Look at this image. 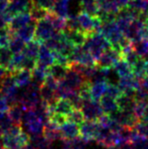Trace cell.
<instances>
[{
    "mask_svg": "<svg viewBox=\"0 0 148 149\" xmlns=\"http://www.w3.org/2000/svg\"><path fill=\"white\" fill-rule=\"evenodd\" d=\"M53 142L46 139L44 134L29 136V143L36 149H52Z\"/></svg>",
    "mask_w": 148,
    "mask_h": 149,
    "instance_id": "obj_20",
    "label": "cell"
},
{
    "mask_svg": "<svg viewBox=\"0 0 148 149\" xmlns=\"http://www.w3.org/2000/svg\"><path fill=\"white\" fill-rule=\"evenodd\" d=\"M62 140H72L79 137V125L66 121L60 127Z\"/></svg>",
    "mask_w": 148,
    "mask_h": 149,
    "instance_id": "obj_13",
    "label": "cell"
},
{
    "mask_svg": "<svg viewBox=\"0 0 148 149\" xmlns=\"http://www.w3.org/2000/svg\"><path fill=\"white\" fill-rule=\"evenodd\" d=\"M145 15H148V10H147V13H146V14Z\"/></svg>",
    "mask_w": 148,
    "mask_h": 149,
    "instance_id": "obj_46",
    "label": "cell"
},
{
    "mask_svg": "<svg viewBox=\"0 0 148 149\" xmlns=\"http://www.w3.org/2000/svg\"><path fill=\"white\" fill-rule=\"evenodd\" d=\"M99 127L100 125L97 121L85 120L82 124L79 125V136L87 143L92 141H94Z\"/></svg>",
    "mask_w": 148,
    "mask_h": 149,
    "instance_id": "obj_9",
    "label": "cell"
},
{
    "mask_svg": "<svg viewBox=\"0 0 148 149\" xmlns=\"http://www.w3.org/2000/svg\"><path fill=\"white\" fill-rule=\"evenodd\" d=\"M83 47L91 53L96 61L105 50L111 47V45L101 32H93L86 38Z\"/></svg>",
    "mask_w": 148,
    "mask_h": 149,
    "instance_id": "obj_2",
    "label": "cell"
},
{
    "mask_svg": "<svg viewBox=\"0 0 148 149\" xmlns=\"http://www.w3.org/2000/svg\"><path fill=\"white\" fill-rule=\"evenodd\" d=\"M70 8H69V1L68 0H56L55 5H54L52 11L58 16L67 19L70 15Z\"/></svg>",
    "mask_w": 148,
    "mask_h": 149,
    "instance_id": "obj_25",
    "label": "cell"
},
{
    "mask_svg": "<svg viewBox=\"0 0 148 149\" xmlns=\"http://www.w3.org/2000/svg\"><path fill=\"white\" fill-rule=\"evenodd\" d=\"M66 121H67L66 120V116L60 114V113H57V112L52 113L49 117V122L59 125V127H60L62 124H64Z\"/></svg>",
    "mask_w": 148,
    "mask_h": 149,
    "instance_id": "obj_39",
    "label": "cell"
},
{
    "mask_svg": "<svg viewBox=\"0 0 148 149\" xmlns=\"http://www.w3.org/2000/svg\"><path fill=\"white\" fill-rule=\"evenodd\" d=\"M13 54L9 47H0V66L7 70L13 60Z\"/></svg>",
    "mask_w": 148,
    "mask_h": 149,
    "instance_id": "obj_32",
    "label": "cell"
},
{
    "mask_svg": "<svg viewBox=\"0 0 148 149\" xmlns=\"http://www.w3.org/2000/svg\"><path fill=\"white\" fill-rule=\"evenodd\" d=\"M35 21L33 18L31 17L29 11H24V13H20L10 19L8 23V29H10V32L15 33L18 29H20L21 27L25 26L26 25L29 24L30 22Z\"/></svg>",
    "mask_w": 148,
    "mask_h": 149,
    "instance_id": "obj_10",
    "label": "cell"
},
{
    "mask_svg": "<svg viewBox=\"0 0 148 149\" xmlns=\"http://www.w3.org/2000/svg\"><path fill=\"white\" fill-rule=\"evenodd\" d=\"M141 86L148 91V76H146L145 77H143L141 79Z\"/></svg>",
    "mask_w": 148,
    "mask_h": 149,
    "instance_id": "obj_44",
    "label": "cell"
},
{
    "mask_svg": "<svg viewBox=\"0 0 148 149\" xmlns=\"http://www.w3.org/2000/svg\"><path fill=\"white\" fill-rule=\"evenodd\" d=\"M110 149H135L134 146H132L131 143H124V144H121V146H114Z\"/></svg>",
    "mask_w": 148,
    "mask_h": 149,
    "instance_id": "obj_43",
    "label": "cell"
},
{
    "mask_svg": "<svg viewBox=\"0 0 148 149\" xmlns=\"http://www.w3.org/2000/svg\"><path fill=\"white\" fill-rule=\"evenodd\" d=\"M100 32L110 42L111 47L118 50L120 53L121 47L129 41L128 39L124 37L122 30L119 29V26L115 22V19L102 21V26H101Z\"/></svg>",
    "mask_w": 148,
    "mask_h": 149,
    "instance_id": "obj_1",
    "label": "cell"
},
{
    "mask_svg": "<svg viewBox=\"0 0 148 149\" xmlns=\"http://www.w3.org/2000/svg\"><path fill=\"white\" fill-rule=\"evenodd\" d=\"M122 93H123L122 90L119 88L118 85H116L114 83H110V82H108V87H107V91H106V93H105V95L110 96V97H112V98L117 99Z\"/></svg>",
    "mask_w": 148,
    "mask_h": 149,
    "instance_id": "obj_38",
    "label": "cell"
},
{
    "mask_svg": "<svg viewBox=\"0 0 148 149\" xmlns=\"http://www.w3.org/2000/svg\"><path fill=\"white\" fill-rule=\"evenodd\" d=\"M54 112L60 113L64 116H67L73 111V106L67 98H59L55 103H53Z\"/></svg>",
    "mask_w": 148,
    "mask_h": 149,
    "instance_id": "obj_21",
    "label": "cell"
},
{
    "mask_svg": "<svg viewBox=\"0 0 148 149\" xmlns=\"http://www.w3.org/2000/svg\"><path fill=\"white\" fill-rule=\"evenodd\" d=\"M146 108H147L146 101H137L136 100L135 106L133 108V114L138 121L143 119V117L145 115Z\"/></svg>",
    "mask_w": 148,
    "mask_h": 149,
    "instance_id": "obj_34",
    "label": "cell"
},
{
    "mask_svg": "<svg viewBox=\"0 0 148 149\" xmlns=\"http://www.w3.org/2000/svg\"><path fill=\"white\" fill-rule=\"evenodd\" d=\"M134 50L140 57L145 58L148 56V40H140L132 42Z\"/></svg>",
    "mask_w": 148,
    "mask_h": 149,
    "instance_id": "obj_35",
    "label": "cell"
},
{
    "mask_svg": "<svg viewBox=\"0 0 148 149\" xmlns=\"http://www.w3.org/2000/svg\"><path fill=\"white\" fill-rule=\"evenodd\" d=\"M40 95L42 101H44L46 104H53L55 103L58 98L55 90L51 89L45 84H42L40 87Z\"/></svg>",
    "mask_w": 148,
    "mask_h": 149,
    "instance_id": "obj_26",
    "label": "cell"
},
{
    "mask_svg": "<svg viewBox=\"0 0 148 149\" xmlns=\"http://www.w3.org/2000/svg\"><path fill=\"white\" fill-rule=\"evenodd\" d=\"M34 2L45 10H52L56 0H34Z\"/></svg>",
    "mask_w": 148,
    "mask_h": 149,
    "instance_id": "obj_40",
    "label": "cell"
},
{
    "mask_svg": "<svg viewBox=\"0 0 148 149\" xmlns=\"http://www.w3.org/2000/svg\"><path fill=\"white\" fill-rule=\"evenodd\" d=\"M126 9L138 15H145L148 10V0H129Z\"/></svg>",
    "mask_w": 148,
    "mask_h": 149,
    "instance_id": "obj_18",
    "label": "cell"
},
{
    "mask_svg": "<svg viewBox=\"0 0 148 149\" xmlns=\"http://www.w3.org/2000/svg\"><path fill=\"white\" fill-rule=\"evenodd\" d=\"M47 76H48L47 68L41 67V66L36 65V67L31 71V81L42 86L44 84V82Z\"/></svg>",
    "mask_w": 148,
    "mask_h": 149,
    "instance_id": "obj_27",
    "label": "cell"
},
{
    "mask_svg": "<svg viewBox=\"0 0 148 149\" xmlns=\"http://www.w3.org/2000/svg\"><path fill=\"white\" fill-rule=\"evenodd\" d=\"M35 29H36V21H32V22H30L29 24L21 27L20 29H18L16 32H15V34H16L18 37H20L25 42H28L30 41L34 40Z\"/></svg>",
    "mask_w": 148,
    "mask_h": 149,
    "instance_id": "obj_15",
    "label": "cell"
},
{
    "mask_svg": "<svg viewBox=\"0 0 148 149\" xmlns=\"http://www.w3.org/2000/svg\"><path fill=\"white\" fill-rule=\"evenodd\" d=\"M83 112L85 120L97 121L101 116L104 114V111L101 108L99 100L90 99L88 101H84L81 108Z\"/></svg>",
    "mask_w": 148,
    "mask_h": 149,
    "instance_id": "obj_6",
    "label": "cell"
},
{
    "mask_svg": "<svg viewBox=\"0 0 148 149\" xmlns=\"http://www.w3.org/2000/svg\"><path fill=\"white\" fill-rule=\"evenodd\" d=\"M121 57V53L113 47L105 50L103 54L96 61V67L100 69H110L117 62Z\"/></svg>",
    "mask_w": 148,
    "mask_h": 149,
    "instance_id": "obj_5",
    "label": "cell"
},
{
    "mask_svg": "<svg viewBox=\"0 0 148 149\" xmlns=\"http://www.w3.org/2000/svg\"><path fill=\"white\" fill-rule=\"evenodd\" d=\"M13 76L14 81L19 88H25L31 82V71L26 69H20L13 73H11Z\"/></svg>",
    "mask_w": 148,
    "mask_h": 149,
    "instance_id": "obj_14",
    "label": "cell"
},
{
    "mask_svg": "<svg viewBox=\"0 0 148 149\" xmlns=\"http://www.w3.org/2000/svg\"><path fill=\"white\" fill-rule=\"evenodd\" d=\"M42 134H44V136L46 139H48L49 141H51V142L62 140L60 127L51 122H48L44 125V133H42Z\"/></svg>",
    "mask_w": 148,
    "mask_h": 149,
    "instance_id": "obj_19",
    "label": "cell"
},
{
    "mask_svg": "<svg viewBox=\"0 0 148 149\" xmlns=\"http://www.w3.org/2000/svg\"><path fill=\"white\" fill-rule=\"evenodd\" d=\"M26 42L23 41L20 37H18L15 33H13L8 47L10 48L13 54H19L23 52V50H24L26 46Z\"/></svg>",
    "mask_w": 148,
    "mask_h": 149,
    "instance_id": "obj_30",
    "label": "cell"
},
{
    "mask_svg": "<svg viewBox=\"0 0 148 149\" xmlns=\"http://www.w3.org/2000/svg\"><path fill=\"white\" fill-rule=\"evenodd\" d=\"M21 125L23 130L28 133L29 136H33V135L42 134L45 125L39 118H36L31 121H28L26 123H23Z\"/></svg>",
    "mask_w": 148,
    "mask_h": 149,
    "instance_id": "obj_12",
    "label": "cell"
},
{
    "mask_svg": "<svg viewBox=\"0 0 148 149\" xmlns=\"http://www.w3.org/2000/svg\"><path fill=\"white\" fill-rule=\"evenodd\" d=\"M133 128L138 133H140L141 135H142L143 137H145V138L148 139V120L142 119V120L138 121Z\"/></svg>",
    "mask_w": 148,
    "mask_h": 149,
    "instance_id": "obj_37",
    "label": "cell"
},
{
    "mask_svg": "<svg viewBox=\"0 0 148 149\" xmlns=\"http://www.w3.org/2000/svg\"><path fill=\"white\" fill-rule=\"evenodd\" d=\"M13 124V123L11 121L8 111L0 112V131H1V133L7 130Z\"/></svg>",
    "mask_w": 148,
    "mask_h": 149,
    "instance_id": "obj_36",
    "label": "cell"
},
{
    "mask_svg": "<svg viewBox=\"0 0 148 149\" xmlns=\"http://www.w3.org/2000/svg\"><path fill=\"white\" fill-rule=\"evenodd\" d=\"M112 70H113V72L117 74L118 77L129 76V74H133V72H132V67L130 66V64L122 58H121L120 60L113 65Z\"/></svg>",
    "mask_w": 148,
    "mask_h": 149,
    "instance_id": "obj_24",
    "label": "cell"
},
{
    "mask_svg": "<svg viewBox=\"0 0 148 149\" xmlns=\"http://www.w3.org/2000/svg\"><path fill=\"white\" fill-rule=\"evenodd\" d=\"M36 63L38 66H41V67H44L47 69L55 63L54 52L48 49L44 44H41L40 45V50H39V55L36 60Z\"/></svg>",
    "mask_w": 148,
    "mask_h": 149,
    "instance_id": "obj_11",
    "label": "cell"
},
{
    "mask_svg": "<svg viewBox=\"0 0 148 149\" xmlns=\"http://www.w3.org/2000/svg\"><path fill=\"white\" fill-rule=\"evenodd\" d=\"M24 112H25V108L23 107L20 103L11 105L9 109V111H8V113H9L13 123L16 125L22 124V119H23V116H24Z\"/></svg>",
    "mask_w": 148,
    "mask_h": 149,
    "instance_id": "obj_23",
    "label": "cell"
},
{
    "mask_svg": "<svg viewBox=\"0 0 148 149\" xmlns=\"http://www.w3.org/2000/svg\"><path fill=\"white\" fill-rule=\"evenodd\" d=\"M108 82L106 80L92 82L90 85V92H91L92 98L94 100H100L102 96L105 95L107 91Z\"/></svg>",
    "mask_w": 148,
    "mask_h": 149,
    "instance_id": "obj_16",
    "label": "cell"
},
{
    "mask_svg": "<svg viewBox=\"0 0 148 149\" xmlns=\"http://www.w3.org/2000/svg\"><path fill=\"white\" fill-rule=\"evenodd\" d=\"M66 120H67L68 122H71V123L76 124L79 125L84 122L85 118H84L83 112L80 109H73V111L66 116Z\"/></svg>",
    "mask_w": 148,
    "mask_h": 149,
    "instance_id": "obj_33",
    "label": "cell"
},
{
    "mask_svg": "<svg viewBox=\"0 0 148 149\" xmlns=\"http://www.w3.org/2000/svg\"><path fill=\"white\" fill-rule=\"evenodd\" d=\"M40 45H41V42H39L36 40H32L28 42H26L22 53L24 54L26 57L33 58V60H37L38 55H39V50H40Z\"/></svg>",
    "mask_w": 148,
    "mask_h": 149,
    "instance_id": "obj_28",
    "label": "cell"
},
{
    "mask_svg": "<svg viewBox=\"0 0 148 149\" xmlns=\"http://www.w3.org/2000/svg\"><path fill=\"white\" fill-rule=\"evenodd\" d=\"M79 30L89 36L93 32H100L102 20L98 15H91L84 10H80L76 15Z\"/></svg>",
    "mask_w": 148,
    "mask_h": 149,
    "instance_id": "obj_3",
    "label": "cell"
},
{
    "mask_svg": "<svg viewBox=\"0 0 148 149\" xmlns=\"http://www.w3.org/2000/svg\"><path fill=\"white\" fill-rule=\"evenodd\" d=\"M99 102H100L101 108H102L104 113H106V114L110 115L118 109V104L116 99L112 98V97L108 95H105L104 96H102L100 98Z\"/></svg>",
    "mask_w": 148,
    "mask_h": 149,
    "instance_id": "obj_22",
    "label": "cell"
},
{
    "mask_svg": "<svg viewBox=\"0 0 148 149\" xmlns=\"http://www.w3.org/2000/svg\"><path fill=\"white\" fill-rule=\"evenodd\" d=\"M132 72L139 79L148 76V60L146 58L140 57L136 63L132 66Z\"/></svg>",
    "mask_w": 148,
    "mask_h": 149,
    "instance_id": "obj_17",
    "label": "cell"
},
{
    "mask_svg": "<svg viewBox=\"0 0 148 149\" xmlns=\"http://www.w3.org/2000/svg\"><path fill=\"white\" fill-rule=\"evenodd\" d=\"M1 141L5 149H15L28 144L29 143V135L23 130L19 135L13 137L1 135Z\"/></svg>",
    "mask_w": 148,
    "mask_h": 149,
    "instance_id": "obj_8",
    "label": "cell"
},
{
    "mask_svg": "<svg viewBox=\"0 0 148 149\" xmlns=\"http://www.w3.org/2000/svg\"><path fill=\"white\" fill-rule=\"evenodd\" d=\"M10 105L3 95H0V112H5L9 111Z\"/></svg>",
    "mask_w": 148,
    "mask_h": 149,
    "instance_id": "obj_41",
    "label": "cell"
},
{
    "mask_svg": "<svg viewBox=\"0 0 148 149\" xmlns=\"http://www.w3.org/2000/svg\"><path fill=\"white\" fill-rule=\"evenodd\" d=\"M57 32L58 31H56L53 26L47 20L42 18L36 21V29H35L34 40H36L42 44V42H44V41L48 40L49 38L54 36Z\"/></svg>",
    "mask_w": 148,
    "mask_h": 149,
    "instance_id": "obj_4",
    "label": "cell"
},
{
    "mask_svg": "<svg viewBox=\"0 0 148 149\" xmlns=\"http://www.w3.org/2000/svg\"><path fill=\"white\" fill-rule=\"evenodd\" d=\"M145 24H146V26L148 29V15H145Z\"/></svg>",
    "mask_w": 148,
    "mask_h": 149,
    "instance_id": "obj_45",
    "label": "cell"
},
{
    "mask_svg": "<svg viewBox=\"0 0 148 149\" xmlns=\"http://www.w3.org/2000/svg\"><path fill=\"white\" fill-rule=\"evenodd\" d=\"M47 70H48L49 76H51L52 77H54L56 80L60 81L65 77L66 73H67L68 67H67V66L61 65V64L56 63V62H55V63L50 66Z\"/></svg>",
    "mask_w": 148,
    "mask_h": 149,
    "instance_id": "obj_29",
    "label": "cell"
},
{
    "mask_svg": "<svg viewBox=\"0 0 148 149\" xmlns=\"http://www.w3.org/2000/svg\"><path fill=\"white\" fill-rule=\"evenodd\" d=\"M70 62H77V63L87 65V66H95L96 61L91 55V53L83 47V45H76L73 53L69 57Z\"/></svg>",
    "mask_w": 148,
    "mask_h": 149,
    "instance_id": "obj_7",
    "label": "cell"
},
{
    "mask_svg": "<svg viewBox=\"0 0 148 149\" xmlns=\"http://www.w3.org/2000/svg\"><path fill=\"white\" fill-rule=\"evenodd\" d=\"M0 149H5V148H4V147H1V148H0Z\"/></svg>",
    "mask_w": 148,
    "mask_h": 149,
    "instance_id": "obj_47",
    "label": "cell"
},
{
    "mask_svg": "<svg viewBox=\"0 0 148 149\" xmlns=\"http://www.w3.org/2000/svg\"><path fill=\"white\" fill-rule=\"evenodd\" d=\"M86 143H87L79 136L72 140H63L62 149H85Z\"/></svg>",
    "mask_w": 148,
    "mask_h": 149,
    "instance_id": "obj_31",
    "label": "cell"
},
{
    "mask_svg": "<svg viewBox=\"0 0 148 149\" xmlns=\"http://www.w3.org/2000/svg\"><path fill=\"white\" fill-rule=\"evenodd\" d=\"M9 3L10 0H0V14L7 10L8 6H9Z\"/></svg>",
    "mask_w": 148,
    "mask_h": 149,
    "instance_id": "obj_42",
    "label": "cell"
}]
</instances>
